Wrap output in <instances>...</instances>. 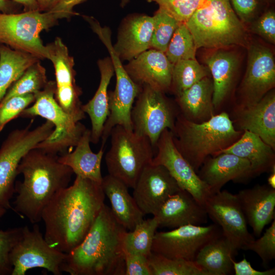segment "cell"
I'll return each mask as SVG.
<instances>
[{
  "instance_id": "obj_1",
  "label": "cell",
  "mask_w": 275,
  "mask_h": 275,
  "mask_svg": "<svg viewBox=\"0 0 275 275\" xmlns=\"http://www.w3.org/2000/svg\"><path fill=\"white\" fill-rule=\"evenodd\" d=\"M101 184L76 176L45 207L41 220L49 245L68 254L85 238L104 204Z\"/></svg>"
},
{
  "instance_id": "obj_2",
  "label": "cell",
  "mask_w": 275,
  "mask_h": 275,
  "mask_svg": "<svg viewBox=\"0 0 275 275\" xmlns=\"http://www.w3.org/2000/svg\"><path fill=\"white\" fill-rule=\"evenodd\" d=\"M126 231L104 204L84 240L66 254L62 271L71 275H125Z\"/></svg>"
},
{
  "instance_id": "obj_3",
  "label": "cell",
  "mask_w": 275,
  "mask_h": 275,
  "mask_svg": "<svg viewBox=\"0 0 275 275\" xmlns=\"http://www.w3.org/2000/svg\"><path fill=\"white\" fill-rule=\"evenodd\" d=\"M58 155L34 148L22 158L17 175L22 174L23 181L15 183L17 194L13 210L32 224L41 221L43 210L53 197L68 186L73 172L58 160Z\"/></svg>"
},
{
  "instance_id": "obj_4",
  "label": "cell",
  "mask_w": 275,
  "mask_h": 275,
  "mask_svg": "<svg viewBox=\"0 0 275 275\" xmlns=\"http://www.w3.org/2000/svg\"><path fill=\"white\" fill-rule=\"evenodd\" d=\"M177 150L197 173L209 155H216L241 136L226 112L214 115L208 120L196 123L177 116L172 131Z\"/></svg>"
},
{
  "instance_id": "obj_5",
  "label": "cell",
  "mask_w": 275,
  "mask_h": 275,
  "mask_svg": "<svg viewBox=\"0 0 275 275\" xmlns=\"http://www.w3.org/2000/svg\"><path fill=\"white\" fill-rule=\"evenodd\" d=\"M184 23L193 37L197 49H224L248 44L244 24L229 0H205Z\"/></svg>"
},
{
  "instance_id": "obj_6",
  "label": "cell",
  "mask_w": 275,
  "mask_h": 275,
  "mask_svg": "<svg viewBox=\"0 0 275 275\" xmlns=\"http://www.w3.org/2000/svg\"><path fill=\"white\" fill-rule=\"evenodd\" d=\"M111 147L105 155L108 174L133 188L144 168L152 162L154 148L149 139L116 125L111 131Z\"/></svg>"
},
{
  "instance_id": "obj_7",
  "label": "cell",
  "mask_w": 275,
  "mask_h": 275,
  "mask_svg": "<svg viewBox=\"0 0 275 275\" xmlns=\"http://www.w3.org/2000/svg\"><path fill=\"white\" fill-rule=\"evenodd\" d=\"M55 91V81H48L42 90L34 94V104L24 109L19 117L40 116L52 123L53 132L35 148L58 155L66 153L67 149L75 147L86 128L80 122H76L59 105L54 97Z\"/></svg>"
},
{
  "instance_id": "obj_8",
  "label": "cell",
  "mask_w": 275,
  "mask_h": 275,
  "mask_svg": "<svg viewBox=\"0 0 275 275\" xmlns=\"http://www.w3.org/2000/svg\"><path fill=\"white\" fill-rule=\"evenodd\" d=\"M64 18L57 11H24L20 13H0V44L31 54L39 59H49L46 46L40 33L55 25Z\"/></svg>"
},
{
  "instance_id": "obj_9",
  "label": "cell",
  "mask_w": 275,
  "mask_h": 275,
  "mask_svg": "<svg viewBox=\"0 0 275 275\" xmlns=\"http://www.w3.org/2000/svg\"><path fill=\"white\" fill-rule=\"evenodd\" d=\"M95 32L105 45L110 54L116 77L115 90L108 92L109 114L104 124L101 139V146H104L111 131L116 125H121L132 130L131 112L142 86L130 77L121 60L115 52L111 42V31L107 27L96 25Z\"/></svg>"
},
{
  "instance_id": "obj_10",
  "label": "cell",
  "mask_w": 275,
  "mask_h": 275,
  "mask_svg": "<svg viewBox=\"0 0 275 275\" xmlns=\"http://www.w3.org/2000/svg\"><path fill=\"white\" fill-rule=\"evenodd\" d=\"M30 126L12 131L0 147V206L11 209L17 168L23 157L53 132L54 125L46 121L33 129Z\"/></svg>"
},
{
  "instance_id": "obj_11",
  "label": "cell",
  "mask_w": 275,
  "mask_h": 275,
  "mask_svg": "<svg viewBox=\"0 0 275 275\" xmlns=\"http://www.w3.org/2000/svg\"><path fill=\"white\" fill-rule=\"evenodd\" d=\"M179 109L164 95V92L149 86H142L131 112L132 130L147 137L155 150L162 132L174 129Z\"/></svg>"
},
{
  "instance_id": "obj_12",
  "label": "cell",
  "mask_w": 275,
  "mask_h": 275,
  "mask_svg": "<svg viewBox=\"0 0 275 275\" xmlns=\"http://www.w3.org/2000/svg\"><path fill=\"white\" fill-rule=\"evenodd\" d=\"M66 254L49 245L37 224H34L32 230L27 226L22 227L21 235L10 255L13 266L11 275H24L28 270L35 268L61 275Z\"/></svg>"
},
{
  "instance_id": "obj_13",
  "label": "cell",
  "mask_w": 275,
  "mask_h": 275,
  "mask_svg": "<svg viewBox=\"0 0 275 275\" xmlns=\"http://www.w3.org/2000/svg\"><path fill=\"white\" fill-rule=\"evenodd\" d=\"M222 233L216 224L188 225L170 231L156 232L152 252L169 258L194 261L201 249Z\"/></svg>"
},
{
  "instance_id": "obj_14",
  "label": "cell",
  "mask_w": 275,
  "mask_h": 275,
  "mask_svg": "<svg viewBox=\"0 0 275 275\" xmlns=\"http://www.w3.org/2000/svg\"><path fill=\"white\" fill-rule=\"evenodd\" d=\"M204 206L208 217L219 226L236 252L255 239L248 230L236 195L220 190L210 195Z\"/></svg>"
},
{
  "instance_id": "obj_15",
  "label": "cell",
  "mask_w": 275,
  "mask_h": 275,
  "mask_svg": "<svg viewBox=\"0 0 275 275\" xmlns=\"http://www.w3.org/2000/svg\"><path fill=\"white\" fill-rule=\"evenodd\" d=\"M274 85L275 62L272 50L262 44H251L246 72L240 87V101L235 109L255 104Z\"/></svg>"
},
{
  "instance_id": "obj_16",
  "label": "cell",
  "mask_w": 275,
  "mask_h": 275,
  "mask_svg": "<svg viewBox=\"0 0 275 275\" xmlns=\"http://www.w3.org/2000/svg\"><path fill=\"white\" fill-rule=\"evenodd\" d=\"M49 59L53 65L56 76L54 97L62 109L76 122L85 118L79 99L81 91L76 85L73 58L67 47L57 37L46 45Z\"/></svg>"
},
{
  "instance_id": "obj_17",
  "label": "cell",
  "mask_w": 275,
  "mask_h": 275,
  "mask_svg": "<svg viewBox=\"0 0 275 275\" xmlns=\"http://www.w3.org/2000/svg\"><path fill=\"white\" fill-rule=\"evenodd\" d=\"M173 137L172 132L168 129L162 132L151 163L164 166L181 189L189 193L204 205L212 194L210 189L177 150Z\"/></svg>"
},
{
  "instance_id": "obj_18",
  "label": "cell",
  "mask_w": 275,
  "mask_h": 275,
  "mask_svg": "<svg viewBox=\"0 0 275 275\" xmlns=\"http://www.w3.org/2000/svg\"><path fill=\"white\" fill-rule=\"evenodd\" d=\"M132 196L144 215H154L166 201L181 189L162 165L150 163L140 174Z\"/></svg>"
},
{
  "instance_id": "obj_19",
  "label": "cell",
  "mask_w": 275,
  "mask_h": 275,
  "mask_svg": "<svg viewBox=\"0 0 275 275\" xmlns=\"http://www.w3.org/2000/svg\"><path fill=\"white\" fill-rule=\"evenodd\" d=\"M173 67L164 52L151 48L129 61L124 68L136 84L164 93L171 87Z\"/></svg>"
},
{
  "instance_id": "obj_20",
  "label": "cell",
  "mask_w": 275,
  "mask_h": 275,
  "mask_svg": "<svg viewBox=\"0 0 275 275\" xmlns=\"http://www.w3.org/2000/svg\"><path fill=\"white\" fill-rule=\"evenodd\" d=\"M153 216L158 227L172 229L188 225H202L208 217L204 206L182 189L170 197Z\"/></svg>"
},
{
  "instance_id": "obj_21",
  "label": "cell",
  "mask_w": 275,
  "mask_h": 275,
  "mask_svg": "<svg viewBox=\"0 0 275 275\" xmlns=\"http://www.w3.org/2000/svg\"><path fill=\"white\" fill-rule=\"evenodd\" d=\"M153 25V17L146 15L133 14L124 19L113 45L121 61H129L150 48Z\"/></svg>"
},
{
  "instance_id": "obj_22",
  "label": "cell",
  "mask_w": 275,
  "mask_h": 275,
  "mask_svg": "<svg viewBox=\"0 0 275 275\" xmlns=\"http://www.w3.org/2000/svg\"><path fill=\"white\" fill-rule=\"evenodd\" d=\"M201 167L198 175L209 186L212 194L220 191L230 181L253 176L251 163L247 159L229 153L206 158Z\"/></svg>"
},
{
  "instance_id": "obj_23",
  "label": "cell",
  "mask_w": 275,
  "mask_h": 275,
  "mask_svg": "<svg viewBox=\"0 0 275 275\" xmlns=\"http://www.w3.org/2000/svg\"><path fill=\"white\" fill-rule=\"evenodd\" d=\"M237 125L240 130L250 131L275 149V93H267L255 104L235 109Z\"/></svg>"
},
{
  "instance_id": "obj_24",
  "label": "cell",
  "mask_w": 275,
  "mask_h": 275,
  "mask_svg": "<svg viewBox=\"0 0 275 275\" xmlns=\"http://www.w3.org/2000/svg\"><path fill=\"white\" fill-rule=\"evenodd\" d=\"M247 224L259 237L264 227L274 219L275 188L257 185L236 194Z\"/></svg>"
},
{
  "instance_id": "obj_25",
  "label": "cell",
  "mask_w": 275,
  "mask_h": 275,
  "mask_svg": "<svg viewBox=\"0 0 275 275\" xmlns=\"http://www.w3.org/2000/svg\"><path fill=\"white\" fill-rule=\"evenodd\" d=\"M101 185L110 201V208L116 221L126 230H132L144 219L145 215L128 193V187L109 174L103 177Z\"/></svg>"
},
{
  "instance_id": "obj_26",
  "label": "cell",
  "mask_w": 275,
  "mask_h": 275,
  "mask_svg": "<svg viewBox=\"0 0 275 275\" xmlns=\"http://www.w3.org/2000/svg\"><path fill=\"white\" fill-rule=\"evenodd\" d=\"M212 80L205 77L177 96L176 104L180 113L196 123L208 120L214 115L212 101Z\"/></svg>"
},
{
  "instance_id": "obj_27",
  "label": "cell",
  "mask_w": 275,
  "mask_h": 275,
  "mask_svg": "<svg viewBox=\"0 0 275 275\" xmlns=\"http://www.w3.org/2000/svg\"><path fill=\"white\" fill-rule=\"evenodd\" d=\"M97 63L100 74L98 88L92 98L81 106L82 110L89 115L91 120V142L93 144L98 143L101 139L109 114L107 88L115 73L110 57L100 59Z\"/></svg>"
},
{
  "instance_id": "obj_28",
  "label": "cell",
  "mask_w": 275,
  "mask_h": 275,
  "mask_svg": "<svg viewBox=\"0 0 275 275\" xmlns=\"http://www.w3.org/2000/svg\"><path fill=\"white\" fill-rule=\"evenodd\" d=\"M91 130H85L75 149L58 156L60 162L70 167L76 176L101 184L103 177L101 164L104 147L101 146L97 153L91 149Z\"/></svg>"
},
{
  "instance_id": "obj_29",
  "label": "cell",
  "mask_w": 275,
  "mask_h": 275,
  "mask_svg": "<svg viewBox=\"0 0 275 275\" xmlns=\"http://www.w3.org/2000/svg\"><path fill=\"white\" fill-rule=\"evenodd\" d=\"M205 61L212 77V101L216 109L223 103L232 89L238 59L232 51L217 49L208 56Z\"/></svg>"
},
{
  "instance_id": "obj_30",
  "label": "cell",
  "mask_w": 275,
  "mask_h": 275,
  "mask_svg": "<svg viewBox=\"0 0 275 275\" xmlns=\"http://www.w3.org/2000/svg\"><path fill=\"white\" fill-rule=\"evenodd\" d=\"M274 150L257 135L244 130L237 141L217 155L229 153L247 159L254 176L275 171Z\"/></svg>"
},
{
  "instance_id": "obj_31",
  "label": "cell",
  "mask_w": 275,
  "mask_h": 275,
  "mask_svg": "<svg viewBox=\"0 0 275 275\" xmlns=\"http://www.w3.org/2000/svg\"><path fill=\"white\" fill-rule=\"evenodd\" d=\"M236 254L222 233L201 249L194 262L207 275H228L233 271L232 261Z\"/></svg>"
},
{
  "instance_id": "obj_32",
  "label": "cell",
  "mask_w": 275,
  "mask_h": 275,
  "mask_svg": "<svg viewBox=\"0 0 275 275\" xmlns=\"http://www.w3.org/2000/svg\"><path fill=\"white\" fill-rule=\"evenodd\" d=\"M39 59L0 44V102L11 85Z\"/></svg>"
},
{
  "instance_id": "obj_33",
  "label": "cell",
  "mask_w": 275,
  "mask_h": 275,
  "mask_svg": "<svg viewBox=\"0 0 275 275\" xmlns=\"http://www.w3.org/2000/svg\"><path fill=\"white\" fill-rule=\"evenodd\" d=\"M158 227L154 216L143 219L132 230L125 232L123 239L124 251L148 257L152 253L153 239Z\"/></svg>"
},
{
  "instance_id": "obj_34",
  "label": "cell",
  "mask_w": 275,
  "mask_h": 275,
  "mask_svg": "<svg viewBox=\"0 0 275 275\" xmlns=\"http://www.w3.org/2000/svg\"><path fill=\"white\" fill-rule=\"evenodd\" d=\"M210 74L208 67L201 65L196 59L180 61L173 65L170 90L177 96Z\"/></svg>"
},
{
  "instance_id": "obj_35",
  "label": "cell",
  "mask_w": 275,
  "mask_h": 275,
  "mask_svg": "<svg viewBox=\"0 0 275 275\" xmlns=\"http://www.w3.org/2000/svg\"><path fill=\"white\" fill-rule=\"evenodd\" d=\"M148 260L152 275H207L192 261L169 258L152 252Z\"/></svg>"
},
{
  "instance_id": "obj_36",
  "label": "cell",
  "mask_w": 275,
  "mask_h": 275,
  "mask_svg": "<svg viewBox=\"0 0 275 275\" xmlns=\"http://www.w3.org/2000/svg\"><path fill=\"white\" fill-rule=\"evenodd\" d=\"M47 82L46 70L38 61L30 66L11 85L1 102L15 96L34 94L42 90Z\"/></svg>"
},
{
  "instance_id": "obj_37",
  "label": "cell",
  "mask_w": 275,
  "mask_h": 275,
  "mask_svg": "<svg viewBox=\"0 0 275 275\" xmlns=\"http://www.w3.org/2000/svg\"><path fill=\"white\" fill-rule=\"evenodd\" d=\"M193 37L184 22H181L175 30L165 53L173 65L184 60L196 59Z\"/></svg>"
},
{
  "instance_id": "obj_38",
  "label": "cell",
  "mask_w": 275,
  "mask_h": 275,
  "mask_svg": "<svg viewBox=\"0 0 275 275\" xmlns=\"http://www.w3.org/2000/svg\"><path fill=\"white\" fill-rule=\"evenodd\" d=\"M153 17L154 25L150 48L165 52L175 30L181 22L160 8Z\"/></svg>"
},
{
  "instance_id": "obj_39",
  "label": "cell",
  "mask_w": 275,
  "mask_h": 275,
  "mask_svg": "<svg viewBox=\"0 0 275 275\" xmlns=\"http://www.w3.org/2000/svg\"><path fill=\"white\" fill-rule=\"evenodd\" d=\"M155 2L160 8L180 22H185L205 0H147Z\"/></svg>"
},
{
  "instance_id": "obj_40",
  "label": "cell",
  "mask_w": 275,
  "mask_h": 275,
  "mask_svg": "<svg viewBox=\"0 0 275 275\" xmlns=\"http://www.w3.org/2000/svg\"><path fill=\"white\" fill-rule=\"evenodd\" d=\"M34 94L13 96L0 102V132L5 125L35 101Z\"/></svg>"
},
{
  "instance_id": "obj_41",
  "label": "cell",
  "mask_w": 275,
  "mask_h": 275,
  "mask_svg": "<svg viewBox=\"0 0 275 275\" xmlns=\"http://www.w3.org/2000/svg\"><path fill=\"white\" fill-rule=\"evenodd\" d=\"M22 232V227L7 230H0V275H11L13 266L10 255Z\"/></svg>"
},
{
  "instance_id": "obj_42",
  "label": "cell",
  "mask_w": 275,
  "mask_h": 275,
  "mask_svg": "<svg viewBox=\"0 0 275 275\" xmlns=\"http://www.w3.org/2000/svg\"><path fill=\"white\" fill-rule=\"evenodd\" d=\"M256 253L261 259L264 265H266L275 258V221L257 240H253L243 249Z\"/></svg>"
},
{
  "instance_id": "obj_43",
  "label": "cell",
  "mask_w": 275,
  "mask_h": 275,
  "mask_svg": "<svg viewBox=\"0 0 275 275\" xmlns=\"http://www.w3.org/2000/svg\"><path fill=\"white\" fill-rule=\"evenodd\" d=\"M235 14L243 23L254 21L266 9L267 0H229Z\"/></svg>"
},
{
  "instance_id": "obj_44",
  "label": "cell",
  "mask_w": 275,
  "mask_h": 275,
  "mask_svg": "<svg viewBox=\"0 0 275 275\" xmlns=\"http://www.w3.org/2000/svg\"><path fill=\"white\" fill-rule=\"evenodd\" d=\"M251 31L269 43H275V11L268 9L253 21Z\"/></svg>"
},
{
  "instance_id": "obj_45",
  "label": "cell",
  "mask_w": 275,
  "mask_h": 275,
  "mask_svg": "<svg viewBox=\"0 0 275 275\" xmlns=\"http://www.w3.org/2000/svg\"><path fill=\"white\" fill-rule=\"evenodd\" d=\"M125 275H152L148 257L124 251Z\"/></svg>"
},
{
  "instance_id": "obj_46",
  "label": "cell",
  "mask_w": 275,
  "mask_h": 275,
  "mask_svg": "<svg viewBox=\"0 0 275 275\" xmlns=\"http://www.w3.org/2000/svg\"><path fill=\"white\" fill-rule=\"evenodd\" d=\"M233 267L235 275H274L275 268H272L264 271L254 268L250 262L244 257L239 262L232 261Z\"/></svg>"
},
{
  "instance_id": "obj_47",
  "label": "cell",
  "mask_w": 275,
  "mask_h": 275,
  "mask_svg": "<svg viewBox=\"0 0 275 275\" xmlns=\"http://www.w3.org/2000/svg\"><path fill=\"white\" fill-rule=\"evenodd\" d=\"M86 0H62L51 11H58L62 14L64 18H67L77 14L73 11L74 6L80 4Z\"/></svg>"
},
{
  "instance_id": "obj_48",
  "label": "cell",
  "mask_w": 275,
  "mask_h": 275,
  "mask_svg": "<svg viewBox=\"0 0 275 275\" xmlns=\"http://www.w3.org/2000/svg\"><path fill=\"white\" fill-rule=\"evenodd\" d=\"M18 5L12 0H0V13H15L18 10Z\"/></svg>"
},
{
  "instance_id": "obj_49",
  "label": "cell",
  "mask_w": 275,
  "mask_h": 275,
  "mask_svg": "<svg viewBox=\"0 0 275 275\" xmlns=\"http://www.w3.org/2000/svg\"><path fill=\"white\" fill-rule=\"evenodd\" d=\"M62 0H37L39 10L49 12L52 10Z\"/></svg>"
},
{
  "instance_id": "obj_50",
  "label": "cell",
  "mask_w": 275,
  "mask_h": 275,
  "mask_svg": "<svg viewBox=\"0 0 275 275\" xmlns=\"http://www.w3.org/2000/svg\"><path fill=\"white\" fill-rule=\"evenodd\" d=\"M21 5L24 7V11H39L37 0H12ZM41 12V11H40Z\"/></svg>"
},
{
  "instance_id": "obj_51",
  "label": "cell",
  "mask_w": 275,
  "mask_h": 275,
  "mask_svg": "<svg viewBox=\"0 0 275 275\" xmlns=\"http://www.w3.org/2000/svg\"><path fill=\"white\" fill-rule=\"evenodd\" d=\"M270 174L268 177V185L273 188H275V171L270 172Z\"/></svg>"
},
{
  "instance_id": "obj_52",
  "label": "cell",
  "mask_w": 275,
  "mask_h": 275,
  "mask_svg": "<svg viewBox=\"0 0 275 275\" xmlns=\"http://www.w3.org/2000/svg\"><path fill=\"white\" fill-rule=\"evenodd\" d=\"M7 209L4 207L0 206V219L5 215L6 213Z\"/></svg>"
},
{
  "instance_id": "obj_53",
  "label": "cell",
  "mask_w": 275,
  "mask_h": 275,
  "mask_svg": "<svg viewBox=\"0 0 275 275\" xmlns=\"http://www.w3.org/2000/svg\"><path fill=\"white\" fill-rule=\"evenodd\" d=\"M121 1V6L123 7L125 6L127 3H129L130 0H120Z\"/></svg>"
}]
</instances>
